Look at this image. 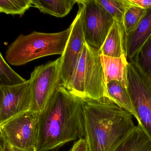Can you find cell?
Returning a JSON list of instances; mask_svg holds the SVG:
<instances>
[{
  "mask_svg": "<svg viewBox=\"0 0 151 151\" xmlns=\"http://www.w3.org/2000/svg\"><path fill=\"white\" fill-rule=\"evenodd\" d=\"M83 103L63 86L57 88L39 115L37 151L55 150L84 136Z\"/></svg>",
  "mask_w": 151,
  "mask_h": 151,
  "instance_id": "cell-1",
  "label": "cell"
},
{
  "mask_svg": "<svg viewBox=\"0 0 151 151\" xmlns=\"http://www.w3.org/2000/svg\"><path fill=\"white\" fill-rule=\"evenodd\" d=\"M133 116L107 98L84 101V137L89 151H110L135 126Z\"/></svg>",
  "mask_w": 151,
  "mask_h": 151,
  "instance_id": "cell-2",
  "label": "cell"
},
{
  "mask_svg": "<svg viewBox=\"0 0 151 151\" xmlns=\"http://www.w3.org/2000/svg\"><path fill=\"white\" fill-rule=\"evenodd\" d=\"M100 51L86 42L75 70L64 87L82 100L99 101L108 98Z\"/></svg>",
  "mask_w": 151,
  "mask_h": 151,
  "instance_id": "cell-3",
  "label": "cell"
},
{
  "mask_svg": "<svg viewBox=\"0 0 151 151\" xmlns=\"http://www.w3.org/2000/svg\"><path fill=\"white\" fill-rule=\"evenodd\" d=\"M71 26L60 32H33L23 34L9 46L6 60L9 64L21 66L41 57L63 53L71 32Z\"/></svg>",
  "mask_w": 151,
  "mask_h": 151,
  "instance_id": "cell-4",
  "label": "cell"
},
{
  "mask_svg": "<svg viewBox=\"0 0 151 151\" xmlns=\"http://www.w3.org/2000/svg\"><path fill=\"white\" fill-rule=\"evenodd\" d=\"M85 42L100 49L115 20L98 0H77Z\"/></svg>",
  "mask_w": 151,
  "mask_h": 151,
  "instance_id": "cell-5",
  "label": "cell"
},
{
  "mask_svg": "<svg viewBox=\"0 0 151 151\" xmlns=\"http://www.w3.org/2000/svg\"><path fill=\"white\" fill-rule=\"evenodd\" d=\"M128 87L138 125L151 139V79L134 61L128 62Z\"/></svg>",
  "mask_w": 151,
  "mask_h": 151,
  "instance_id": "cell-6",
  "label": "cell"
},
{
  "mask_svg": "<svg viewBox=\"0 0 151 151\" xmlns=\"http://www.w3.org/2000/svg\"><path fill=\"white\" fill-rule=\"evenodd\" d=\"M61 58L37 66L31 74V110L40 114L44 111L57 88L61 85Z\"/></svg>",
  "mask_w": 151,
  "mask_h": 151,
  "instance_id": "cell-7",
  "label": "cell"
},
{
  "mask_svg": "<svg viewBox=\"0 0 151 151\" xmlns=\"http://www.w3.org/2000/svg\"><path fill=\"white\" fill-rule=\"evenodd\" d=\"M39 114L29 110L0 124V138L12 147H36Z\"/></svg>",
  "mask_w": 151,
  "mask_h": 151,
  "instance_id": "cell-8",
  "label": "cell"
},
{
  "mask_svg": "<svg viewBox=\"0 0 151 151\" xmlns=\"http://www.w3.org/2000/svg\"><path fill=\"white\" fill-rule=\"evenodd\" d=\"M31 105L29 79L14 86H0V124L29 111Z\"/></svg>",
  "mask_w": 151,
  "mask_h": 151,
  "instance_id": "cell-9",
  "label": "cell"
},
{
  "mask_svg": "<svg viewBox=\"0 0 151 151\" xmlns=\"http://www.w3.org/2000/svg\"><path fill=\"white\" fill-rule=\"evenodd\" d=\"M70 26V35L60 57V78L61 86L63 87L75 70L86 42L79 9Z\"/></svg>",
  "mask_w": 151,
  "mask_h": 151,
  "instance_id": "cell-10",
  "label": "cell"
},
{
  "mask_svg": "<svg viewBox=\"0 0 151 151\" xmlns=\"http://www.w3.org/2000/svg\"><path fill=\"white\" fill-rule=\"evenodd\" d=\"M151 36V9L147 10L143 19L133 31L125 36V55L128 62L135 59L143 45Z\"/></svg>",
  "mask_w": 151,
  "mask_h": 151,
  "instance_id": "cell-11",
  "label": "cell"
},
{
  "mask_svg": "<svg viewBox=\"0 0 151 151\" xmlns=\"http://www.w3.org/2000/svg\"><path fill=\"white\" fill-rule=\"evenodd\" d=\"M100 60L106 86L110 81H116L128 88L129 62L126 55L116 58L101 54Z\"/></svg>",
  "mask_w": 151,
  "mask_h": 151,
  "instance_id": "cell-12",
  "label": "cell"
},
{
  "mask_svg": "<svg viewBox=\"0 0 151 151\" xmlns=\"http://www.w3.org/2000/svg\"><path fill=\"white\" fill-rule=\"evenodd\" d=\"M125 31L122 23L115 20L100 49L101 53L106 56L116 58L125 55Z\"/></svg>",
  "mask_w": 151,
  "mask_h": 151,
  "instance_id": "cell-13",
  "label": "cell"
},
{
  "mask_svg": "<svg viewBox=\"0 0 151 151\" xmlns=\"http://www.w3.org/2000/svg\"><path fill=\"white\" fill-rule=\"evenodd\" d=\"M109 151H151V139L135 125Z\"/></svg>",
  "mask_w": 151,
  "mask_h": 151,
  "instance_id": "cell-14",
  "label": "cell"
},
{
  "mask_svg": "<svg viewBox=\"0 0 151 151\" xmlns=\"http://www.w3.org/2000/svg\"><path fill=\"white\" fill-rule=\"evenodd\" d=\"M106 87L109 100L130 113L137 120V116L128 88L116 81H110Z\"/></svg>",
  "mask_w": 151,
  "mask_h": 151,
  "instance_id": "cell-15",
  "label": "cell"
},
{
  "mask_svg": "<svg viewBox=\"0 0 151 151\" xmlns=\"http://www.w3.org/2000/svg\"><path fill=\"white\" fill-rule=\"evenodd\" d=\"M77 0H32V6L41 13L57 17L67 16L73 8Z\"/></svg>",
  "mask_w": 151,
  "mask_h": 151,
  "instance_id": "cell-16",
  "label": "cell"
},
{
  "mask_svg": "<svg viewBox=\"0 0 151 151\" xmlns=\"http://www.w3.org/2000/svg\"><path fill=\"white\" fill-rule=\"evenodd\" d=\"M98 1L115 20L121 23H122L124 17L127 10L131 7L134 6L130 0Z\"/></svg>",
  "mask_w": 151,
  "mask_h": 151,
  "instance_id": "cell-17",
  "label": "cell"
},
{
  "mask_svg": "<svg viewBox=\"0 0 151 151\" xmlns=\"http://www.w3.org/2000/svg\"><path fill=\"white\" fill-rule=\"evenodd\" d=\"M26 81L10 68L1 53L0 86H14L24 83Z\"/></svg>",
  "mask_w": 151,
  "mask_h": 151,
  "instance_id": "cell-18",
  "label": "cell"
},
{
  "mask_svg": "<svg viewBox=\"0 0 151 151\" xmlns=\"http://www.w3.org/2000/svg\"><path fill=\"white\" fill-rule=\"evenodd\" d=\"M32 6V0H1L0 1V12L12 15L24 14Z\"/></svg>",
  "mask_w": 151,
  "mask_h": 151,
  "instance_id": "cell-19",
  "label": "cell"
},
{
  "mask_svg": "<svg viewBox=\"0 0 151 151\" xmlns=\"http://www.w3.org/2000/svg\"><path fill=\"white\" fill-rule=\"evenodd\" d=\"M146 11L147 10L136 6H132L127 10L122 22L125 36H128L135 29L143 19Z\"/></svg>",
  "mask_w": 151,
  "mask_h": 151,
  "instance_id": "cell-20",
  "label": "cell"
},
{
  "mask_svg": "<svg viewBox=\"0 0 151 151\" xmlns=\"http://www.w3.org/2000/svg\"><path fill=\"white\" fill-rule=\"evenodd\" d=\"M132 60L136 62L142 71L151 79V36Z\"/></svg>",
  "mask_w": 151,
  "mask_h": 151,
  "instance_id": "cell-21",
  "label": "cell"
},
{
  "mask_svg": "<svg viewBox=\"0 0 151 151\" xmlns=\"http://www.w3.org/2000/svg\"><path fill=\"white\" fill-rule=\"evenodd\" d=\"M69 151H90L86 139L83 138L78 139Z\"/></svg>",
  "mask_w": 151,
  "mask_h": 151,
  "instance_id": "cell-22",
  "label": "cell"
},
{
  "mask_svg": "<svg viewBox=\"0 0 151 151\" xmlns=\"http://www.w3.org/2000/svg\"><path fill=\"white\" fill-rule=\"evenodd\" d=\"M136 6L147 10L151 9V0H130Z\"/></svg>",
  "mask_w": 151,
  "mask_h": 151,
  "instance_id": "cell-23",
  "label": "cell"
},
{
  "mask_svg": "<svg viewBox=\"0 0 151 151\" xmlns=\"http://www.w3.org/2000/svg\"><path fill=\"white\" fill-rule=\"evenodd\" d=\"M0 151H13V147L4 139L0 138Z\"/></svg>",
  "mask_w": 151,
  "mask_h": 151,
  "instance_id": "cell-24",
  "label": "cell"
},
{
  "mask_svg": "<svg viewBox=\"0 0 151 151\" xmlns=\"http://www.w3.org/2000/svg\"><path fill=\"white\" fill-rule=\"evenodd\" d=\"M13 151H37L36 147H31L27 149H22V148H17L13 147Z\"/></svg>",
  "mask_w": 151,
  "mask_h": 151,
  "instance_id": "cell-25",
  "label": "cell"
}]
</instances>
